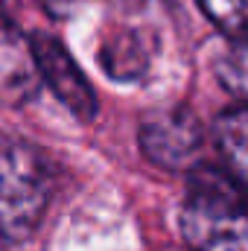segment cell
<instances>
[{"mask_svg":"<svg viewBox=\"0 0 248 251\" xmlns=\"http://www.w3.org/2000/svg\"><path fill=\"white\" fill-rule=\"evenodd\" d=\"M246 184L219 167H198L181 207V234L190 251H248Z\"/></svg>","mask_w":248,"mask_h":251,"instance_id":"6da1fadb","label":"cell"},{"mask_svg":"<svg viewBox=\"0 0 248 251\" xmlns=\"http://www.w3.org/2000/svg\"><path fill=\"white\" fill-rule=\"evenodd\" d=\"M53 196L44 155L15 137H0V249L26 240Z\"/></svg>","mask_w":248,"mask_h":251,"instance_id":"7a4b0ae2","label":"cell"},{"mask_svg":"<svg viewBox=\"0 0 248 251\" xmlns=\"http://www.w3.org/2000/svg\"><path fill=\"white\" fill-rule=\"evenodd\" d=\"M41 67L32 38H24L0 15V105L18 108L38 94Z\"/></svg>","mask_w":248,"mask_h":251,"instance_id":"3957f363","label":"cell"},{"mask_svg":"<svg viewBox=\"0 0 248 251\" xmlns=\"http://www.w3.org/2000/svg\"><path fill=\"white\" fill-rule=\"evenodd\" d=\"M32 44H35V56H38V67H41V79L53 88V94L79 120H91L97 114V97H94L85 73L70 59V53L50 35H35Z\"/></svg>","mask_w":248,"mask_h":251,"instance_id":"277c9868","label":"cell"},{"mask_svg":"<svg viewBox=\"0 0 248 251\" xmlns=\"http://www.w3.org/2000/svg\"><path fill=\"white\" fill-rule=\"evenodd\" d=\"M140 146L149 161L161 167H184L201 146V126L187 111H170L149 117L140 128Z\"/></svg>","mask_w":248,"mask_h":251,"instance_id":"5b68a950","label":"cell"},{"mask_svg":"<svg viewBox=\"0 0 248 251\" xmlns=\"http://www.w3.org/2000/svg\"><path fill=\"white\" fill-rule=\"evenodd\" d=\"M216 143L225 167L248 187V105L231 108L216 123Z\"/></svg>","mask_w":248,"mask_h":251,"instance_id":"8992f818","label":"cell"},{"mask_svg":"<svg viewBox=\"0 0 248 251\" xmlns=\"http://www.w3.org/2000/svg\"><path fill=\"white\" fill-rule=\"evenodd\" d=\"M198 6L228 38L248 44V0H198Z\"/></svg>","mask_w":248,"mask_h":251,"instance_id":"52a82bcc","label":"cell"},{"mask_svg":"<svg viewBox=\"0 0 248 251\" xmlns=\"http://www.w3.org/2000/svg\"><path fill=\"white\" fill-rule=\"evenodd\" d=\"M216 73H219V82H222L231 94L248 100V44L234 41V47L219 59Z\"/></svg>","mask_w":248,"mask_h":251,"instance_id":"ba28073f","label":"cell"},{"mask_svg":"<svg viewBox=\"0 0 248 251\" xmlns=\"http://www.w3.org/2000/svg\"><path fill=\"white\" fill-rule=\"evenodd\" d=\"M111 3H125V6H137V3H146V0H111Z\"/></svg>","mask_w":248,"mask_h":251,"instance_id":"9c48e42d","label":"cell"}]
</instances>
